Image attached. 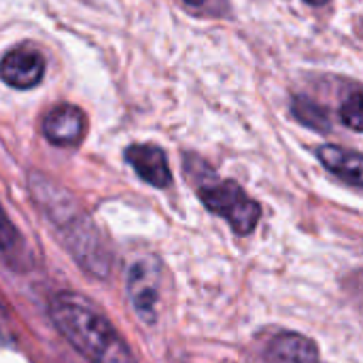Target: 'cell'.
Here are the masks:
<instances>
[{
  "label": "cell",
  "instance_id": "6da1fadb",
  "mask_svg": "<svg viewBox=\"0 0 363 363\" xmlns=\"http://www.w3.org/2000/svg\"><path fill=\"white\" fill-rule=\"evenodd\" d=\"M32 200L55 228L72 259L91 277L106 279L111 272V251L91 217L81 208L77 198L40 172L30 174Z\"/></svg>",
  "mask_w": 363,
  "mask_h": 363
},
{
  "label": "cell",
  "instance_id": "7a4b0ae2",
  "mask_svg": "<svg viewBox=\"0 0 363 363\" xmlns=\"http://www.w3.org/2000/svg\"><path fill=\"white\" fill-rule=\"evenodd\" d=\"M49 315L57 332L91 363H138L113 323L83 296L57 294Z\"/></svg>",
  "mask_w": 363,
  "mask_h": 363
},
{
  "label": "cell",
  "instance_id": "3957f363",
  "mask_svg": "<svg viewBox=\"0 0 363 363\" xmlns=\"http://www.w3.org/2000/svg\"><path fill=\"white\" fill-rule=\"evenodd\" d=\"M198 196L211 213L223 217L232 225V230L240 236L251 234L262 217L259 204L251 200L247 191L234 181L204 183L198 189Z\"/></svg>",
  "mask_w": 363,
  "mask_h": 363
},
{
  "label": "cell",
  "instance_id": "277c9868",
  "mask_svg": "<svg viewBox=\"0 0 363 363\" xmlns=\"http://www.w3.org/2000/svg\"><path fill=\"white\" fill-rule=\"evenodd\" d=\"M160 281H162V270H160L157 259L140 257L132 262L128 270V294H130V302L136 315L147 325H153L157 319Z\"/></svg>",
  "mask_w": 363,
  "mask_h": 363
},
{
  "label": "cell",
  "instance_id": "5b68a950",
  "mask_svg": "<svg viewBox=\"0 0 363 363\" xmlns=\"http://www.w3.org/2000/svg\"><path fill=\"white\" fill-rule=\"evenodd\" d=\"M0 77L9 87L32 89L45 77V57L38 49H32L28 45L13 47L2 57Z\"/></svg>",
  "mask_w": 363,
  "mask_h": 363
},
{
  "label": "cell",
  "instance_id": "8992f818",
  "mask_svg": "<svg viewBox=\"0 0 363 363\" xmlns=\"http://www.w3.org/2000/svg\"><path fill=\"white\" fill-rule=\"evenodd\" d=\"M45 138L55 147H74L85 134V115L74 104H60L51 108L43 121Z\"/></svg>",
  "mask_w": 363,
  "mask_h": 363
},
{
  "label": "cell",
  "instance_id": "52a82bcc",
  "mask_svg": "<svg viewBox=\"0 0 363 363\" xmlns=\"http://www.w3.org/2000/svg\"><path fill=\"white\" fill-rule=\"evenodd\" d=\"M125 162L145 183L153 187H168L172 181L166 153L157 145H130L125 149Z\"/></svg>",
  "mask_w": 363,
  "mask_h": 363
},
{
  "label": "cell",
  "instance_id": "ba28073f",
  "mask_svg": "<svg viewBox=\"0 0 363 363\" xmlns=\"http://www.w3.org/2000/svg\"><path fill=\"white\" fill-rule=\"evenodd\" d=\"M264 363H323L317 345L302 334H279L270 340Z\"/></svg>",
  "mask_w": 363,
  "mask_h": 363
},
{
  "label": "cell",
  "instance_id": "9c48e42d",
  "mask_svg": "<svg viewBox=\"0 0 363 363\" xmlns=\"http://www.w3.org/2000/svg\"><path fill=\"white\" fill-rule=\"evenodd\" d=\"M319 162L345 183L363 189V155L357 151L338 147V145H323L317 149Z\"/></svg>",
  "mask_w": 363,
  "mask_h": 363
},
{
  "label": "cell",
  "instance_id": "30bf717a",
  "mask_svg": "<svg viewBox=\"0 0 363 363\" xmlns=\"http://www.w3.org/2000/svg\"><path fill=\"white\" fill-rule=\"evenodd\" d=\"M291 113H294V117L302 125H306L311 130H317V132H330L332 130V121H330L328 111L321 104H317L315 100H311V98L294 96V100H291Z\"/></svg>",
  "mask_w": 363,
  "mask_h": 363
},
{
  "label": "cell",
  "instance_id": "8fae6325",
  "mask_svg": "<svg viewBox=\"0 0 363 363\" xmlns=\"http://www.w3.org/2000/svg\"><path fill=\"white\" fill-rule=\"evenodd\" d=\"M340 121L355 132H363V87L353 89L347 96L340 106Z\"/></svg>",
  "mask_w": 363,
  "mask_h": 363
},
{
  "label": "cell",
  "instance_id": "7c38bea8",
  "mask_svg": "<svg viewBox=\"0 0 363 363\" xmlns=\"http://www.w3.org/2000/svg\"><path fill=\"white\" fill-rule=\"evenodd\" d=\"M185 4H189V6H204L208 0H183Z\"/></svg>",
  "mask_w": 363,
  "mask_h": 363
},
{
  "label": "cell",
  "instance_id": "4fadbf2b",
  "mask_svg": "<svg viewBox=\"0 0 363 363\" xmlns=\"http://www.w3.org/2000/svg\"><path fill=\"white\" fill-rule=\"evenodd\" d=\"M306 4H311V6H323V4H328L330 0H304Z\"/></svg>",
  "mask_w": 363,
  "mask_h": 363
}]
</instances>
